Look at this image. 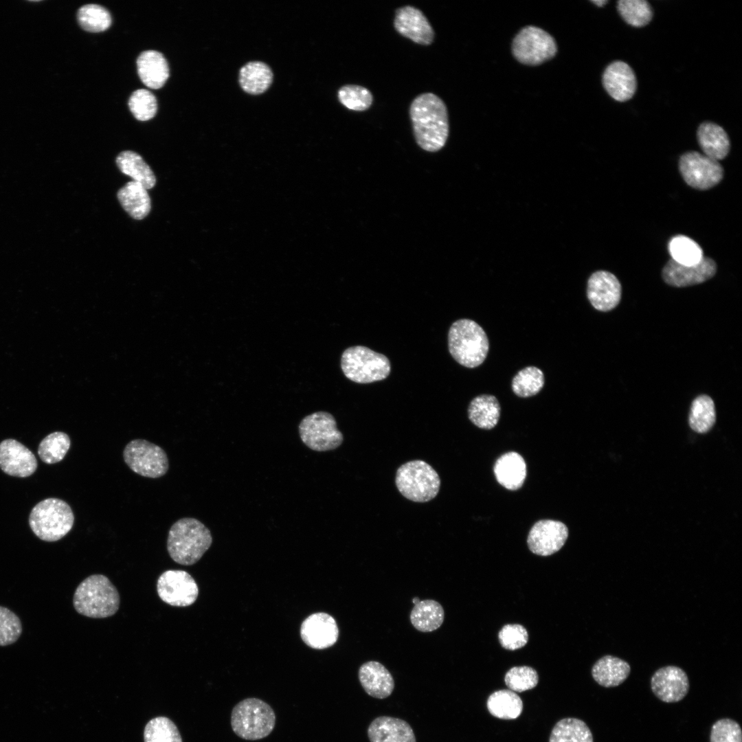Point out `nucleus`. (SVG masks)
Instances as JSON below:
<instances>
[{
  "instance_id": "nucleus-1",
  "label": "nucleus",
  "mask_w": 742,
  "mask_h": 742,
  "mask_svg": "<svg viewBox=\"0 0 742 742\" xmlns=\"http://www.w3.org/2000/svg\"><path fill=\"white\" fill-rule=\"evenodd\" d=\"M409 117L417 144L428 152H436L446 144L449 124L446 104L437 95H418L409 106Z\"/></svg>"
},
{
  "instance_id": "nucleus-2",
  "label": "nucleus",
  "mask_w": 742,
  "mask_h": 742,
  "mask_svg": "<svg viewBox=\"0 0 742 742\" xmlns=\"http://www.w3.org/2000/svg\"><path fill=\"white\" fill-rule=\"evenodd\" d=\"M212 543L210 530L199 520L183 517L170 527L167 550L170 558L182 565L198 562Z\"/></svg>"
},
{
  "instance_id": "nucleus-3",
  "label": "nucleus",
  "mask_w": 742,
  "mask_h": 742,
  "mask_svg": "<svg viewBox=\"0 0 742 742\" xmlns=\"http://www.w3.org/2000/svg\"><path fill=\"white\" fill-rule=\"evenodd\" d=\"M73 605L76 611L92 618H104L113 616L120 605V594L108 577L92 574L85 578L76 587Z\"/></svg>"
},
{
  "instance_id": "nucleus-4",
  "label": "nucleus",
  "mask_w": 742,
  "mask_h": 742,
  "mask_svg": "<svg viewBox=\"0 0 742 742\" xmlns=\"http://www.w3.org/2000/svg\"><path fill=\"white\" fill-rule=\"evenodd\" d=\"M448 347L452 357L460 365L473 368L485 360L489 342L484 329L475 321L454 322L448 333Z\"/></svg>"
},
{
  "instance_id": "nucleus-5",
  "label": "nucleus",
  "mask_w": 742,
  "mask_h": 742,
  "mask_svg": "<svg viewBox=\"0 0 742 742\" xmlns=\"http://www.w3.org/2000/svg\"><path fill=\"white\" fill-rule=\"evenodd\" d=\"M276 714L263 700L249 697L236 704L231 712V726L240 738L257 741L268 737L275 728Z\"/></svg>"
},
{
  "instance_id": "nucleus-6",
  "label": "nucleus",
  "mask_w": 742,
  "mask_h": 742,
  "mask_svg": "<svg viewBox=\"0 0 742 742\" xmlns=\"http://www.w3.org/2000/svg\"><path fill=\"white\" fill-rule=\"evenodd\" d=\"M74 515L70 506L58 498L38 502L29 517L30 526L40 539L53 542L64 537L72 528Z\"/></svg>"
},
{
  "instance_id": "nucleus-7",
  "label": "nucleus",
  "mask_w": 742,
  "mask_h": 742,
  "mask_svg": "<svg viewBox=\"0 0 742 742\" xmlns=\"http://www.w3.org/2000/svg\"><path fill=\"white\" fill-rule=\"evenodd\" d=\"M396 486L401 495L415 502H427L438 495L440 479L436 470L421 460L407 462L396 473Z\"/></svg>"
},
{
  "instance_id": "nucleus-8",
  "label": "nucleus",
  "mask_w": 742,
  "mask_h": 742,
  "mask_svg": "<svg viewBox=\"0 0 742 742\" xmlns=\"http://www.w3.org/2000/svg\"><path fill=\"white\" fill-rule=\"evenodd\" d=\"M344 375L358 383H370L386 379L390 373L389 359L383 354L363 346L346 349L341 357Z\"/></svg>"
},
{
  "instance_id": "nucleus-9",
  "label": "nucleus",
  "mask_w": 742,
  "mask_h": 742,
  "mask_svg": "<svg viewBox=\"0 0 742 742\" xmlns=\"http://www.w3.org/2000/svg\"><path fill=\"white\" fill-rule=\"evenodd\" d=\"M123 458L135 473L149 478L164 476L169 469L165 451L159 445L144 439L131 440L124 447Z\"/></svg>"
},
{
  "instance_id": "nucleus-10",
  "label": "nucleus",
  "mask_w": 742,
  "mask_h": 742,
  "mask_svg": "<svg viewBox=\"0 0 742 742\" xmlns=\"http://www.w3.org/2000/svg\"><path fill=\"white\" fill-rule=\"evenodd\" d=\"M298 429L302 442L315 451L335 449L344 440L334 416L326 412H316L305 416Z\"/></svg>"
},
{
  "instance_id": "nucleus-11",
  "label": "nucleus",
  "mask_w": 742,
  "mask_h": 742,
  "mask_svg": "<svg viewBox=\"0 0 742 742\" xmlns=\"http://www.w3.org/2000/svg\"><path fill=\"white\" fill-rule=\"evenodd\" d=\"M554 38L546 31L535 26L522 29L513 42V52L521 63L535 65L551 58L556 52Z\"/></svg>"
},
{
  "instance_id": "nucleus-12",
  "label": "nucleus",
  "mask_w": 742,
  "mask_h": 742,
  "mask_svg": "<svg viewBox=\"0 0 742 742\" xmlns=\"http://www.w3.org/2000/svg\"><path fill=\"white\" fill-rule=\"evenodd\" d=\"M679 170L688 186L701 190L715 186L723 177V169L718 161L697 151H689L680 157Z\"/></svg>"
},
{
  "instance_id": "nucleus-13",
  "label": "nucleus",
  "mask_w": 742,
  "mask_h": 742,
  "mask_svg": "<svg viewBox=\"0 0 742 742\" xmlns=\"http://www.w3.org/2000/svg\"><path fill=\"white\" fill-rule=\"evenodd\" d=\"M157 591L164 603L175 607L192 605L199 595V587L193 577L181 570H168L158 578Z\"/></svg>"
},
{
  "instance_id": "nucleus-14",
  "label": "nucleus",
  "mask_w": 742,
  "mask_h": 742,
  "mask_svg": "<svg viewBox=\"0 0 742 742\" xmlns=\"http://www.w3.org/2000/svg\"><path fill=\"white\" fill-rule=\"evenodd\" d=\"M568 537V528L559 521L542 519L531 528L527 543L530 550L540 556H549L559 551Z\"/></svg>"
},
{
  "instance_id": "nucleus-15",
  "label": "nucleus",
  "mask_w": 742,
  "mask_h": 742,
  "mask_svg": "<svg viewBox=\"0 0 742 742\" xmlns=\"http://www.w3.org/2000/svg\"><path fill=\"white\" fill-rule=\"evenodd\" d=\"M716 271V262L712 258L704 256L700 262L693 265H682L671 259L663 268L662 274L666 284L686 287L706 282L712 278Z\"/></svg>"
},
{
  "instance_id": "nucleus-16",
  "label": "nucleus",
  "mask_w": 742,
  "mask_h": 742,
  "mask_svg": "<svg viewBox=\"0 0 742 742\" xmlns=\"http://www.w3.org/2000/svg\"><path fill=\"white\" fill-rule=\"evenodd\" d=\"M689 680L685 671L676 666H666L657 669L651 678L653 694L666 703L683 699L689 690Z\"/></svg>"
},
{
  "instance_id": "nucleus-17",
  "label": "nucleus",
  "mask_w": 742,
  "mask_h": 742,
  "mask_svg": "<svg viewBox=\"0 0 742 742\" xmlns=\"http://www.w3.org/2000/svg\"><path fill=\"white\" fill-rule=\"evenodd\" d=\"M394 26L398 34L416 43L429 45L434 41L435 32L431 25L423 12L414 6L398 8Z\"/></svg>"
},
{
  "instance_id": "nucleus-18",
  "label": "nucleus",
  "mask_w": 742,
  "mask_h": 742,
  "mask_svg": "<svg viewBox=\"0 0 742 742\" xmlns=\"http://www.w3.org/2000/svg\"><path fill=\"white\" fill-rule=\"evenodd\" d=\"M587 298L594 308L609 311L614 308L621 298V284L618 278L607 271H597L587 281Z\"/></svg>"
},
{
  "instance_id": "nucleus-19",
  "label": "nucleus",
  "mask_w": 742,
  "mask_h": 742,
  "mask_svg": "<svg viewBox=\"0 0 742 742\" xmlns=\"http://www.w3.org/2000/svg\"><path fill=\"white\" fill-rule=\"evenodd\" d=\"M300 635L308 647L324 649L336 643L339 629L333 616L324 612H317L310 615L303 621Z\"/></svg>"
},
{
  "instance_id": "nucleus-20",
  "label": "nucleus",
  "mask_w": 742,
  "mask_h": 742,
  "mask_svg": "<svg viewBox=\"0 0 742 742\" xmlns=\"http://www.w3.org/2000/svg\"><path fill=\"white\" fill-rule=\"evenodd\" d=\"M33 453L14 439H6L0 443V468L6 474L25 477L32 475L37 468Z\"/></svg>"
},
{
  "instance_id": "nucleus-21",
  "label": "nucleus",
  "mask_w": 742,
  "mask_h": 742,
  "mask_svg": "<svg viewBox=\"0 0 742 742\" xmlns=\"http://www.w3.org/2000/svg\"><path fill=\"white\" fill-rule=\"evenodd\" d=\"M603 85L614 100L625 102L634 95L637 80L631 67L623 61L617 60L609 64L605 69Z\"/></svg>"
},
{
  "instance_id": "nucleus-22",
  "label": "nucleus",
  "mask_w": 742,
  "mask_h": 742,
  "mask_svg": "<svg viewBox=\"0 0 742 742\" xmlns=\"http://www.w3.org/2000/svg\"><path fill=\"white\" fill-rule=\"evenodd\" d=\"M358 677L365 692L376 699L388 697L394 689V680L392 674L382 664L376 661L363 663L359 669Z\"/></svg>"
},
{
  "instance_id": "nucleus-23",
  "label": "nucleus",
  "mask_w": 742,
  "mask_h": 742,
  "mask_svg": "<svg viewBox=\"0 0 742 742\" xmlns=\"http://www.w3.org/2000/svg\"><path fill=\"white\" fill-rule=\"evenodd\" d=\"M368 737L370 742H416L414 730L406 721L389 716L373 719Z\"/></svg>"
},
{
  "instance_id": "nucleus-24",
  "label": "nucleus",
  "mask_w": 742,
  "mask_h": 742,
  "mask_svg": "<svg viewBox=\"0 0 742 742\" xmlns=\"http://www.w3.org/2000/svg\"><path fill=\"white\" fill-rule=\"evenodd\" d=\"M137 68L142 82L148 88L159 89L169 77V67L163 54L155 50H146L137 60Z\"/></svg>"
},
{
  "instance_id": "nucleus-25",
  "label": "nucleus",
  "mask_w": 742,
  "mask_h": 742,
  "mask_svg": "<svg viewBox=\"0 0 742 742\" xmlns=\"http://www.w3.org/2000/svg\"><path fill=\"white\" fill-rule=\"evenodd\" d=\"M493 471L498 483L511 491L522 486L527 473L524 459L515 451L502 455L496 460Z\"/></svg>"
},
{
  "instance_id": "nucleus-26",
  "label": "nucleus",
  "mask_w": 742,
  "mask_h": 742,
  "mask_svg": "<svg viewBox=\"0 0 742 742\" xmlns=\"http://www.w3.org/2000/svg\"><path fill=\"white\" fill-rule=\"evenodd\" d=\"M697 136L699 145L707 157L719 161L728 155L730 148L729 137L719 125L703 122L697 129Z\"/></svg>"
},
{
  "instance_id": "nucleus-27",
  "label": "nucleus",
  "mask_w": 742,
  "mask_h": 742,
  "mask_svg": "<svg viewBox=\"0 0 742 742\" xmlns=\"http://www.w3.org/2000/svg\"><path fill=\"white\" fill-rule=\"evenodd\" d=\"M631 672L629 664L618 657L607 655L596 662L592 668L594 679L605 688L622 684Z\"/></svg>"
},
{
  "instance_id": "nucleus-28",
  "label": "nucleus",
  "mask_w": 742,
  "mask_h": 742,
  "mask_svg": "<svg viewBox=\"0 0 742 742\" xmlns=\"http://www.w3.org/2000/svg\"><path fill=\"white\" fill-rule=\"evenodd\" d=\"M117 196L123 209L135 220L144 218L150 211L151 201L147 190L138 182L126 183L117 191Z\"/></svg>"
},
{
  "instance_id": "nucleus-29",
  "label": "nucleus",
  "mask_w": 742,
  "mask_h": 742,
  "mask_svg": "<svg viewBox=\"0 0 742 742\" xmlns=\"http://www.w3.org/2000/svg\"><path fill=\"white\" fill-rule=\"evenodd\" d=\"M500 412V405L495 396L482 394L475 397L469 403L468 416L477 427L491 429L497 424Z\"/></svg>"
},
{
  "instance_id": "nucleus-30",
  "label": "nucleus",
  "mask_w": 742,
  "mask_h": 742,
  "mask_svg": "<svg viewBox=\"0 0 742 742\" xmlns=\"http://www.w3.org/2000/svg\"><path fill=\"white\" fill-rule=\"evenodd\" d=\"M115 162L119 170L139 183L146 190L155 186L156 177L150 167L137 153L131 150L121 152Z\"/></svg>"
},
{
  "instance_id": "nucleus-31",
  "label": "nucleus",
  "mask_w": 742,
  "mask_h": 742,
  "mask_svg": "<svg viewBox=\"0 0 742 742\" xmlns=\"http://www.w3.org/2000/svg\"><path fill=\"white\" fill-rule=\"evenodd\" d=\"M445 618L442 606L436 600L426 599L415 604L410 613L414 627L421 632H431L438 629Z\"/></svg>"
},
{
  "instance_id": "nucleus-32",
  "label": "nucleus",
  "mask_w": 742,
  "mask_h": 742,
  "mask_svg": "<svg viewBox=\"0 0 742 742\" xmlns=\"http://www.w3.org/2000/svg\"><path fill=\"white\" fill-rule=\"evenodd\" d=\"M486 706L492 716L505 720L515 719L523 711L520 697L508 689L493 692L487 699Z\"/></svg>"
},
{
  "instance_id": "nucleus-33",
  "label": "nucleus",
  "mask_w": 742,
  "mask_h": 742,
  "mask_svg": "<svg viewBox=\"0 0 742 742\" xmlns=\"http://www.w3.org/2000/svg\"><path fill=\"white\" fill-rule=\"evenodd\" d=\"M273 74L269 67L260 61H253L244 65L239 73L242 89L250 94H260L271 85Z\"/></svg>"
},
{
  "instance_id": "nucleus-34",
  "label": "nucleus",
  "mask_w": 742,
  "mask_h": 742,
  "mask_svg": "<svg viewBox=\"0 0 742 742\" xmlns=\"http://www.w3.org/2000/svg\"><path fill=\"white\" fill-rule=\"evenodd\" d=\"M549 742H594L588 726L577 718L559 720L553 727Z\"/></svg>"
},
{
  "instance_id": "nucleus-35",
  "label": "nucleus",
  "mask_w": 742,
  "mask_h": 742,
  "mask_svg": "<svg viewBox=\"0 0 742 742\" xmlns=\"http://www.w3.org/2000/svg\"><path fill=\"white\" fill-rule=\"evenodd\" d=\"M716 420L715 404L708 395H700L693 401L689 414V425L693 430L702 434L708 431Z\"/></svg>"
},
{
  "instance_id": "nucleus-36",
  "label": "nucleus",
  "mask_w": 742,
  "mask_h": 742,
  "mask_svg": "<svg viewBox=\"0 0 742 742\" xmlns=\"http://www.w3.org/2000/svg\"><path fill=\"white\" fill-rule=\"evenodd\" d=\"M668 249L671 259L682 265H695L704 258L699 245L686 236L677 235L673 237L668 243Z\"/></svg>"
},
{
  "instance_id": "nucleus-37",
  "label": "nucleus",
  "mask_w": 742,
  "mask_h": 742,
  "mask_svg": "<svg viewBox=\"0 0 742 742\" xmlns=\"http://www.w3.org/2000/svg\"><path fill=\"white\" fill-rule=\"evenodd\" d=\"M71 446L69 436L65 432L55 431L49 434L40 442L38 454L46 464L60 462Z\"/></svg>"
},
{
  "instance_id": "nucleus-38",
  "label": "nucleus",
  "mask_w": 742,
  "mask_h": 742,
  "mask_svg": "<svg viewBox=\"0 0 742 742\" xmlns=\"http://www.w3.org/2000/svg\"><path fill=\"white\" fill-rule=\"evenodd\" d=\"M544 374L535 366H528L519 370L513 378V392L522 398L530 397L539 392L544 385Z\"/></svg>"
},
{
  "instance_id": "nucleus-39",
  "label": "nucleus",
  "mask_w": 742,
  "mask_h": 742,
  "mask_svg": "<svg viewBox=\"0 0 742 742\" xmlns=\"http://www.w3.org/2000/svg\"><path fill=\"white\" fill-rule=\"evenodd\" d=\"M77 19L81 27L90 32H103L111 24V16L109 11L97 4H87L80 8Z\"/></svg>"
},
{
  "instance_id": "nucleus-40",
  "label": "nucleus",
  "mask_w": 742,
  "mask_h": 742,
  "mask_svg": "<svg viewBox=\"0 0 742 742\" xmlns=\"http://www.w3.org/2000/svg\"><path fill=\"white\" fill-rule=\"evenodd\" d=\"M144 739V742H182L177 726L166 717H157L147 723Z\"/></svg>"
},
{
  "instance_id": "nucleus-41",
  "label": "nucleus",
  "mask_w": 742,
  "mask_h": 742,
  "mask_svg": "<svg viewBox=\"0 0 742 742\" xmlns=\"http://www.w3.org/2000/svg\"><path fill=\"white\" fill-rule=\"evenodd\" d=\"M617 8L622 19L635 27L647 25L653 16L652 8L645 0H620Z\"/></svg>"
},
{
  "instance_id": "nucleus-42",
  "label": "nucleus",
  "mask_w": 742,
  "mask_h": 742,
  "mask_svg": "<svg viewBox=\"0 0 742 742\" xmlns=\"http://www.w3.org/2000/svg\"><path fill=\"white\" fill-rule=\"evenodd\" d=\"M337 97L342 105L355 111L368 109L373 102L372 93L367 88L357 85L341 87L338 91Z\"/></svg>"
},
{
  "instance_id": "nucleus-43",
  "label": "nucleus",
  "mask_w": 742,
  "mask_h": 742,
  "mask_svg": "<svg viewBox=\"0 0 742 742\" xmlns=\"http://www.w3.org/2000/svg\"><path fill=\"white\" fill-rule=\"evenodd\" d=\"M128 107L137 120L146 121L155 115L157 102L155 96L150 91L140 89L135 91L130 96Z\"/></svg>"
},
{
  "instance_id": "nucleus-44",
  "label": "nucleus",
  "mask_w": 742,
  "mask_h": 742,
  "mask_svg": "<svg viewBox=\"0 0 742 742\" xmlns=\"http://www.w3.org/2000/svg\"><path fill=\"white\" fill-rule=\"evenodd\" d=\"M504 682L509 690L521 693L534 688L538 684L539 675L530 666H514L506 673Z\"/></svg>"
},
{
  "instance_id": "nucleus-45",
  "label": "nucleus",
  "mask_w": 742,
  "mask_h": 742,
  "mask_svg": "<svg viewBox=\"0 0 742 742\" xmlns=\"http://www.w3.org/2000/svg\"><path fill=\"white\" fill-rule=\"evenodd\" d=\"M22 633V625L18 616L9 609L0 606V646L14 643Z\"/></svg>"
},
{
  "instance_id": "nucleus-46",
  "label": "nucleus",
  "mask_w": 742,
  "mask_h": 742,
  "mask_svg": "<svg viewBox=\"0 0 742 742\" xmlns=\"http://www.w3.org/2000/svg\"><path fill=\"white\" fill-rule=\"evenodd\" d=\"M710 742H742L739 724L728 718L717 720L711 728Z\"/></svg>"
},
{
  "instance_id": "nucleus-47",
  "label": "nucleus",
  "mask_w": 742,
  "mask_h": 742,
  "mask_svg": "<svg viewBox=\"0 0 742 742\" xmlns=\"http://www.w3.org/2000/svg\"><path fill=\"white\" fill-rule=\"evenodd\" d=\"M499 640L501 645L508 650H516L524 647L528 640L527 630L518 624L504 625L499 631Z\"/></svg>"
},
{
  "instance_id": "nucleus-48",
  "label": "nucleus",
  "mask_w": 742,
  "mask_h": 742,
  "mask_svg": "<svg viewBox=\"0 0 742 742\" xmlns=\"http://www.w3.org/2000/svg\"><path fill=\"white\" fill-rule=\"evenodd\" d=\"M592 2L594 3L595 5H596L597 6L601 7V6L604 5L605 3H607L608 1L607 0H597V1H592Z\"/></svg>"
},
{
  "instance_id": "nucleus-49",
  "label": "nucleus",
  "mask_w": 742,
  "mask_h": 742,
  "mask_svg": "<svg viewBox=\"0 0 742 742\" xmlns=\"http://www.w3.org/2000/svg\"><path fill=\"white\" fill-rule=\"evenodd\" d=\"M419 601H420V600H419V598L418 597H415L412 600V602L414 603V605L418 603Z\"/></svg>"
}]
</instances>
